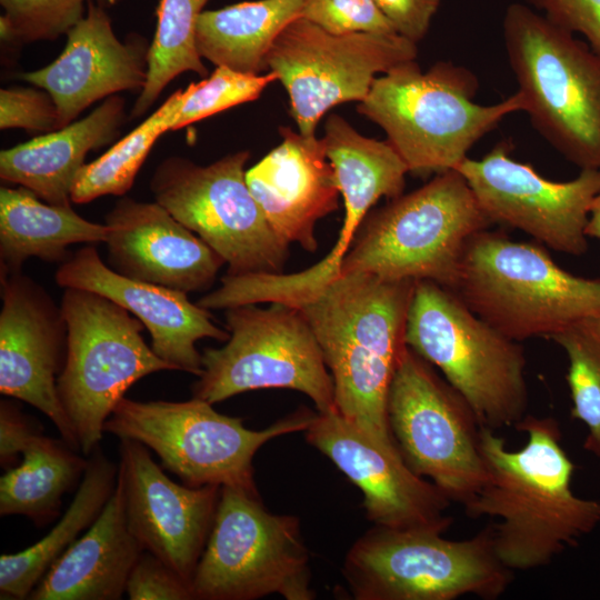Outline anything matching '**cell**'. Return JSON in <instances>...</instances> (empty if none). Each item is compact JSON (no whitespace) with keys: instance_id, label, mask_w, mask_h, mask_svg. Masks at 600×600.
<instances>
[{"instance_id":"cell-25","label":"cell","mask_w":600,"mask_h":600,"mask_svg":"<svg viewBox=\"0 0 600 600\" xmlns=\"http://www.w3.org/2000/svg\"><path fill=\"white\" fill-rule=\"evenodd\" d=\"M124 121V99L108 97L81 120L1 150L0 178L29 189L47 203L69 206L87 153L113 142Z\"/></svg>"},{"instance_id":"cell-14","label":"cell","mask_w":600,"mask_h":600,"mask_svg":"<svg viewBox=\"0 0 600 600\" xmlns=\"http://www.w3.org/2000/svg\"><path fill=\"white\" fill-rule=\"evenodd\" d=\"M388 421L407 466L452 502L464 504L483 487L481 424L462 396L408 346L388 394Z\"/></svg>"},{"instance_id":"cell-28","label":"cell","mask_w":600,"mask_h":600,"mask_svg":"<svg viewBox=\"0 0 600 600\" xmlns=\"http://www.w3.org/2000/svg\"><path fill=\"white\" fill-rule=\"evenodd\" d=\"M82 480L59 522L31 547L0 557L1 599H28L52 563L98 518L111 497L117 466L98 446L89 456Z\"/></svg>"},{"instance_id":"cell-40","label":"cell","mask_w":600,"mask_h":600,"mask_svg":"<svg viewBox=\"0 0 600 600\" xmlns=\"http://www.w3.org/2000/svg\"><path fill=\"white\" fill-rule=\"evenodd\" d=\"M586 234L588 238H597L600 240V191L597 193L591 204Z\"/></svg>"},{"instance_id":"cell-20","label":"cell","mask_w":600,"mask_h":600,"mask_svg":"<svg viewBox=\"0 0 600 600\" xmlns=\"http://www.w3.org/2000/svg\"><path fill=\"white\" fill-rule=\"evenodd\" d=\"M60 56L36 71L19 74L48 91L58 109L59 129L98 100L126 90H142L150 43L137 33L121 41L106 9L93 0L83 19L71 28Z\"/></svg>"},{"instance_id":"cell-4","label":"cell","mask_w":600,"mask_h":600,"mask_svg":"<svg viewBox=\"0 0 600 600\" xmlns=\"http://www.w3.org/2000/svg\"><path fill=\"white\" fill-rule=\"evenodd\" d=\"M502 40L533 128L581 170L600 169V58L523 2L507 7Z\"/></svg>"},{"instance_id":"cell-21","label":"cell","mask_w":600,"mask_h":600,"mask_svg":"<svg viewBox=\"0 0 600 600\" xmlns=\"http://www.w3.org/2000/svg\"><path fill=\"white\" fill-rule=\"evenodd\" d=\"M56 282L62 288H79L114 301L148 329L154 353L176 371L199 377L201 339L227 341L229 331L213 322L208 309L192 303L188 293L127 278L103 263L93 246L83 247L60 263Z\"/></svg>"},{"instance_id":"cell-15","label":"cell","mask_w":600,"mask_h":600,"mask_svg":"<svg viewBox=\"0 0 600 600\" xmlns=\"http://www.w3.org/2000/svg\"><path fill=\"white\" fill-rule=\"evenodd\" d=\"M417 56V43L398 33L333 34L297 18L273 42L267 70L287 90L299 132L311 137L327 111L362 101L377 74Z\"/></svg>"},{"instance_id":"cell-38","label":"cell","mask_w":600,"mask_h":600,"mask_svg":"<svg viewBox=\"0 0 600 600\" xmlns=\"http://www.w3.org/2000/svg\"><path fill=\"white\" fill-rule=\"evenodd\" d=\"M396 32L418 44L429 31L441 0H373Z\"/></svg>"},{"instance_id":"cell-11","label":"cell","mask_w":600,"mask_h":600,"mask_svg":"<svg viewBox=\"0 0 600 600\" xmlns=\"http://www.w3.org/2000/svg\"><path fill=\"white\" fill-rule=\"evenodd\" d=\"M309 551L300 520L276 514L258 491L221 487L204 550L191 590L199 600H254L279 594L311 600Z\"/></svg>"},{"instance_id":"cell-13","label":"cell","mask_w":600,"mask_h":600,"mask_svg":"<svg viewBox=\"0 0 600 600\" xmlns=\"http://www.w3.org/2000/svg\"><path fill=\"white\" fill-rule=\"evenodd\" d=\"M247 150L208 166L171 156L150 181L154 201L228 264V276L280 273L288 244L269 226L246 180Z\"/></svg>"},{"instance_id":"cell-5","label":"cell","mask_w":600,"mask_h":600,"mask_svg":"<svg viewBox=\"0 0 600 600\" xmlns=\"http://www.w3.org/2000/svg\"><path fill=\"white\" fill-rule=\"evenodd\" d=\"M508 338L549 337L600 316V278L574 276L534 243L484 229L466 244L452 289Z\"/></svg>"},{"instance_id":"cell-39","label":"cell","mask_w":600,"mask_h":600,"mask_svg":"<svg viewBox=\"0 0 600 600\" xmlns=\"http://www.w3.org/2000/svg\"><path fill=\"white\" fill-rule=\"evenodd\" d=\"M31 421L8 400L0 402V462L7 470L17 463L26 444L38 433Z\"/></svg>"},{"instance_id":"cell-33","label":"cell","mask_w":600,"mask_h":600,"mask_svg":"<svg viewBox=\"0 0 600 600\" xmlns=\"http://www.w3.org/2000/svg\"><path fill=\"white\" fill-rule=\"evenodd\" d=\"M89 0H0L1 41L14 46L53 41L79 23ZM108 9L122 0H93Z\"/></svg>"},{"instance_id":"cell-9","label":"cell","mask_w":600,"mask_h":600,"mask_svg":"<svg viewBox=\"0 0 600 600\" xmlns=\"http://www.w3.org/2000/svg\"><path fill=\"white\" fill-rule=\"evenodd\" d=\"M317 412L300 408L262 430L217 412L206 400L136 401L122 398L103 431L153 450L161 467L189 487L218 486L258 491L252 461L268 441L304 431Z\"/></svg>"},{"instance_id":"cell-31","label":"cell","mask_w":600,"mask_h":600,"mask_svg":"<svg viewBox=\"0 0 600 600\" xmlns=\"http://www.w3.org/2000/svg\"><path fill=\"white\" fill-rule=\"evenodd\" d=\"M183 101V90L173 92L153 113L101 157L80 169L71 190V201L88 203L103 196H123L150 150L169 131Z\"/></svg>"},{"instance_id":"cell-24","label":"cell","mask_w":600,"mask_h":600,"mask_svg":"<svg viewBox=\"0 0 600 600\" xmlns=\"http://www.w3.org/2000/svg\"><path fill=\"white\" fill-rule=\"evenodd\" d=\"M143 548L128 528L122 483L87 529L48 569L31 600H119Z\"/></svg>"},{"instance_id":"cell-2","label":"cell","mask_w":600,"mask_h":600,"mask_svg":"<svg viewBox=\"0 0 600 600\" xmlns=\"http://www.w3.org/2000/svg\"><path fill=\"white\" fill-rule=\"evenodd\" d=\"M414 281L344 274L298 304L332 377L337 411L370 437L398 448L388 394L399 358Z\"/></svg>"},{"instance_id":"cell-30","label":"cell","mask_w":600,"mask_h":600,"mask_svg":"<svg viewBox=\"0 0 600 600\" xmlns=\"http://www.w3.org/2000/svg\"><path fill=\"white\" fill-rule=\"evenodd\" d=\"M209 0H159L157 27L148 54V74L131 118L143 116L162 90L179 74L192 71L207 76L197 42V22Z\"/></svg>"},{"instance_id":"cell-10","label":"cell","mask_w":600,"mask_h":600,"mask_svg":"<svg viewBox=\"0 0 600 600\" xmlns=\"http://www.w3.org/2000/svg\"><path fill=\"white\" fill-rule=\"evenodd\" d=\"M60 307L68 327V352L57 391L88 457L126 391L146 376L176 369L146 343L143 323L109 298L64 288Z\"/></svg>"},{"instance_id":"cell-23","label":"cell","mask_w":600,"mask_h":600,"mask_svg":"<svg viewBox=\"0 0 600 600\" xmlns=\"http://www.w3.org/2000/svg\"><path fill=\"white\" fill-rule=\"evenodd\" d=\"M279 132L281 143L246 171L247 184L277 237L314 252L317 222L339 207L334 170L322 138Z\"/></svg>"},{"instance_id":"cell-3","label":"cell","mask_w":600,"mask_h":600,"mask_svg":"<svg viewBox=\"0 0 600 600\" xmlns=\"http://www.w3.org/2000/svg\"><path fill=\"white\" fill-rule=\"evenodd\" d=\"M478 88V78L463 66L438 61L422 72L409 60L377 77L357 111L383 129L409 172L438 174L457 169L504 117L526 110L519 91L479 104Z\"/></svg>"},{"instance_id":"cell-12","label":"cell","mask_w":600,"mask_h":600,"mask_svg":"<svg viewBox=\"0 0 600 600\" xmlns=\"http://www.w3.org/2000/svg\"><path fill=\"white\" fill-rule=\"evenodd\" d=\"M224 317L230 337L222 347L203 350L193 397L214 404L251 390L283 388L308 396L319 412L337 411L332 377L298 308L243 304L226 309Z\"/></svg>"},{"instance_id":"cell-1","label":"cell","mask_w":600,"mask_h":600,"mask_svg":"<svg viewBox=\"0 0 600 600\" xmlns=\"http://www.w3.org/2000/svg\"><path fill=\"white\" fill-rule=\"evenodd\" d=\"M514 428L528 441L511 451L493 429L481 426L487 480L462 506L469 518L499 519L492 523L496 552L510 570L523 571L549 564L592 532L600 523V500L573 493L574 466L556 419L526 414Z\"/></svg>"},{"instance_id":"cell-26","label":"cell","mask_w":600,"mask_h":600,"mask_svg":"<svg viewBox=\"0 0 600 600\" xmlns=\"http://www.w3.org/2000/svg\"><path fill=\"white\" fill-rule=\"evenodd\" d=\"M109 228L69 206L44 203L24 187L0 188V272H21L29 258L66 261L74 243L106 242Z\"/></svg>"},{"instance_id":"cell-34","label":"cell","mask_w":600,"mask_h":600,"mask_svg":"<svg viewBox=\"0 0 600 600\" xmlns=\"http://www.w3.org/2000/svg\"><path fill=\"white\" fill-rule=\"evenodd\" d=\"M276 80L271 71L267 74H247L217 67L207 79L191 82L183 90V101L170 130H179L234 106L253 101Z\"/></svg>"},{"instance_id":"cell-22","label":"cell","mask_w":600,"mask_h":600,"mask_svg":"<svg viewBox=\"0 0 600 600\" xmlns=\"http://www.w3.org/2000/svg\"><path fill=\"white\" fill-rule=\"evenodd\" d=\"M108 261L116 272L173 290L199 292L214 282L224 260L154 202L124 197L106 214Z\"/></svg>"},{"instance_id":"cell-18","label":"cell","mask_w":600,"mask_h":600,"mask_svg":"<svg viewBox=\"0 0 600 600\" xmlns=\"http://www.w3.org/2000/svg\"><path fill=\"white\" fill-rule=\"evenodd\" d=\"M0 392L44 413L61 439L81 451L57 391L68 352L61 307L23 272H0Z\"/></svg>"},{"instance_id":"cell-6","label":"cell","mask_w":600,"mask_h":600,"mask_svg":"<svg viewBox=\"0 0 600 600\" xmlns=\"http://www.w3.org/2000/svg\"><path fill=\"white\" fill-rule=\"evenodd\" d=\"M491 224L458 170L438 173L367 214L339 277L432 281L452 290L467 242Z\"/></svg>"},{"instance_id":"cell-16","label":"cell","mask_w":600,"mask_h":600,"mask_svg":"<svg viewBox=\"0 0 600 600\" xmlns=\"http://www.w3.org/2000/svg\"><path fill=\"white\" fill-rule=\"evenodd\" d=\"M511 147L501 141L479 160L467 157L456 170L491 223L521 230L556 251L582 256L600 169H582L574 179L557 182L513 160Z\"/></svg>"},{"instance_id":"cell-36","label":"cell","mask_w":600,"mask_h":600,"mask_svg":"<svg viewBox=\"0 0 600 600\" xmlns=\"http://www.w3.org/2000/svg\"><path fill=\"white\" fill-rule=\"evenodd\" d=\"M0 128L46 133L58 130V109L51 94L41 88L1 89Z\"/></svg>"},{"instance_id":"cell-7","label":"cell","mask_w":600,"mask_h":600,"mask_svg":"<svg viewBox=\"0 0 600 600\" xmlns=\"http://www.w3.org/2000/svg\"><path fill=\"white\" fill-rule=\"evenodd\" d=\"M404 342L468 402L483 427H514L527 413L526 356L451 289L417 281Z\"/></svg>"},{"instance_id":"cell-27","label":"cell","mask_w":600,"mask_h":600,"mask_svg":"<svg viewBox=\"0 0 600 600\" xmlns=\"http://www.w3.org/2000/svg\"><path fill=\"white\" fill-rule=\"evenodd\" d=\"M307 0H253L206 10L197 22L201 58L216 67L260 74L282 30L300 18Z\"/></svg>"},{"instance_id":"cell-19","label":"cell","mask_w":600,"mask_h":600,"mask_svg":"<svg viewBox=\"0 0 600 600\" xmlns=\"http://www.w3.org/2000/svg\"><path fill=\"white\" fill-rule=\"evenodd\" d=\"M119 450L118 478L129 530L144 551L163 561L191 587L221 487L173 482L139 441L120 439Z\"/></svg>"},{"instance_id":"cell-32","label":"cell","mask_w":600,"mask_h":600,"mask_svg":"<svg viewBox=\"0 0 600 600\" xmlns=\"http://www.w3.org/2000/svg\"><path fill=\"white\" fill-rule=\"evenodd\" d=\"M566 352L571 417L588 429L583 448L600 458V341L576 323L551 337Z\"/></svg>"},{"instance_id":"cell-29","label":"cell","mask_w":600,"mask_h":600,"mask_svg":"<svg viewBox=\"0 0 600 600\" xmlns=\"http://www.w3.org/2000/svg\"><path fill=\"white\" fill-rule=\"evenodd\" d=\"M88 460L62 439L36 433L22 451V461L0 479V514H21L36 524L59 514L63 494L83 476Z\"/></svg>"},{"instance_id":"cell-41","label":"cell","mask_w":600,"mask_h":600,"mask_svg":"<svg viewBox=\"0 0 600 600\" xmlns=\"http://www.w3.org/2000/svg\"><path fill=\"white\" fill-rule=\"evenodd\" d=\"M578 323L598 341H600V316L584 319Z\"/></svg>"},{"instance_id":"cell-8","label":"cell","mask_w":600,"mask_h":600,"mask_svg":"<svg viewBox=\"0 0 600 600\" xmlns=\"http://www.w3.org/2000/svg\"><path fill=\"white\" fill-rule=\"evenodd\" d=\"M342 572L357 600H494L513 579L496 552L492 523L463 540L374 526L351 546Z\"/></svg>"},{"instance_id":"cell-17","label":"cell","mask_w":600,"mask_h":600,"mask_svg":"<svg viewBox=\"0 0 600 600\" xmlns=\"http://www.w3.org/2000/svg\"><path fill=\"white\" fill-rule=\"evenodd\" d=\"M304 436L359 487L374 526L440 533L451 527L453 519L447 514L451 501L434 483L414 473L398 448L377 441L338 411H317Z\"/></svg>"},{"instance_id":"cell-35","label":"cell","mask_w":600,"mask_h":600,"mask_svg":"<svg viewBox=\"0 0 600 600\" xmlns=\"http://www.w3.org/2000/svg\"><path fill=\"white\" fill-rule=\"evenodd\" d=\"M300 18L333 34L397 33L373 0H307Z\"/></svg>"},{"instance_id":"cell-37","label":"cell","mask_w":600,"mask_h":600,"mask_svg":"<svg viewBox=\"0 0 600 600\" xmlns=\"http://www.w3.org/2000/svg\"><path fill=\"white\" fill-rule=\"evenodd\" d=\"M130 600H191L190 584L159 558L143 551L129 576Z\"/></svg>"}]
</instances>
